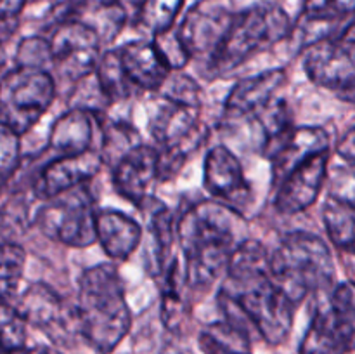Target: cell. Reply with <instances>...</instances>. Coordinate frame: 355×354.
Segmentation results:
<instances>
[{
  "label": "cell",
  "instance_id": "8",
  "mask_svg": "<svg viewBox=\"0 0 355 354\" xmlns=\"http://www.w3.org/2000/svg\"><path fill=\"white\" fill-rule=\"evenodd\" d=\"M90 183L44 200L35 224L49 239L69 248H87L96 243V196Z\"/></svg>",
  "mask_w": 355,
  "mask_h": 354
},
{
  "label": "cell",
  "instance_id": "40",
  "mask_svg": "<svg viewBox=\"0 0 355 354\" xmlns=\"http://www.w3.org/2000/svg\"><path fill=\"white\" fill-rule=\"evenodd\" d=\"M0 354H28V347H23V349H10V347H6L0 344Z\"/></svg>",
  "mask_w": 355,
  "mask_h": 354
},
{
  "label": "cell",
  "instance_id": "12",
  "mask_svg": "<svg viewBox=\"0 0 355 354\" xmlns=\"http://www.w3.org/2000/svg\"><path fill=\"white\" fill-rule=\"evenodd\" d=\"M47 40L52 69L69 82H78L92 75L103 54L99 37L78 21H61L54 24Z\"/></svg>",
  "mask_w": 355,
  "mask_h": 354
},
{
  "label": "cell",
  "instance_id": "1",
  "mask_svg": "<svg viewBox=\"0 0 355 354\" xmlns=\"http://www.w3.org/2000/svg\"><path fill=\"white\" fill-rule=\"evenodd\" d=\"M231 210L214 200L189 203L175 217V236L184 257L187 292H208L225 274L234 248Z\"/></svg>",
  "mask_w": 355,
  "mask_h": 354
},
{
  "label": "cell",
  "instance_id": "20",
  "mask_svg": "<svg viewBox=\"0 0 355 354\" xmlns=\"http://www.w3.org/2000/svg\"><path fill=\"white\" fill-rule=\"evenodd\" d=\"M329 139L328 130L319 125H295L279 148L270 156V165H272V180L274 186L284 179L288 172L300 165L302 162L309 160L311 156L319 155V153L329 151Z\"/></svg>",
  "mask_w": 355,
  "mask_h": 354
},
{
  "label": "cell",
  "instance_id": "10",
  "mask_svg": "<svg viewBox=\"0 0 355 354\" xmlns=\"http://www.w3.org/2000/svg\"><path fill=\"white\" fill-rule=\"evenodd\" d=\"M12 307L23 318L26 326H35L59 346L71 342L76 333V321L73 305L52 287L42 281H33L16 295Z\"/></svg>",
  "mask_w": 355,
  "mask_h": 354
},
{
  "label": "cell",
  "instance_id": "6",
  "mask_svg": "<svg viewBox=\"0 0 355 354\" xmlns=\"http://www.w3.org/2000/svg\"><path fill=\"white\" fill-rule=\"evenodd\" d=\"M55 90L49 69L12 66L0 75V124L23 137L52 106Z\"/></svg>",
  "mask_w": 355,
  "mask_h": 354
},
{
  "label": "cell",
  "instance_id": "39",
  "mask_svg": "<svg viewBox=\"0 0 355 354\" xmlns=\"http://www.w3.org/2000/svg\"><path fill=\"white\" fill-rule=\"evenodd\" d=\"M28 354H61V353L51 346H35L28 349Z\"/></svg>",
  "mask_w": 355,
  "mask_h": 354
},
{
  "label": "cell",
  "instance_id": "38",
  "mask_svg": "<svg viewBox=\"0 0 355 354\" xmlns=\"http://www.w3.org/2000/svg\"><path fill=\"white\" fill-rule=\"evenodd\" d=\"M28 0H0V16H21Z\"/></svg>",
  "mask_w": 355,
  "mask_h": 354
},
{
  "label": "cell",
  "instance_id": "41",
  "mask_svg": "<svg viewBox=\"0 0 355 354\" xmlns=\"http://www.w3.org/2000/svg\"><path fill=\"white\" fill-rule=\"evenodd\" d=\"M7 65V54H6V49L3 45H0V75H2V69L3 66Z\"/></svg>",
  "mask_w": 355,
  "mask_h": 354
},
{
  "label": "cell",
  "instance_id": "9",
  "mask_svg": "<svg viewBox=\"0 0 355 354\" xmlns=\"http://www.w3.org/2000/svg\"><path fill=\"white\" fill-rule=\"evenodd\" d=\"M304 68L312 83L338 94L352 104L355 94L354 21L338 35L305 49Z\"/></svg>",
  "mask_w": 355,
  "mask_h": 354
},
{
  "label": "cell",
  "instance_id": "30",
  "mask_svg": "<svg viewBox=\"0 0 355 354\" xmlns=\"http://www.w3.org/2000/svg\"><path fill=\"white\" fill-rule=\"evenodd\" d=\"M31 189L10 191V198L0 208V228L10 235H24L30 226V201L26 194Z\"/></svg>",
  "mask_w": 355,
  "mask_h": 354
},
{
  "label": "cell",
  "instance_id": "33",
  "mask_svg": "<svg viewBox=\"0 0 355 354\" xmlns=\"http://www.w3.org/2000/svg\"><path fill=\"white\" fill-rule=\"evenodd\" d=\"M0 344L10 349L26 347V323L12 304L0 302Z\"/></svg>",
  "mask_w": 355,
  "mask_h": 354
},
{
  "label": "cell",
  "instance_id": "14",
  "mask_svg": "<svg viewBox=\"0 0 355 354\" xmlns=\"http://www.w3.org/2000/svg\"><path fill=\"white\" fill-rule=\"evenodd\" d=\"M103 165V156L96 148L71 155L51 156L35 174L31 193L37 200L44 201L62 191L90 183L101 172Z\"/></svg>",
  "mask_w": 355,
  "mask_h": 354
},
{
  "label": "cell",
  "instance_id": "34",
  "mask_svg": "<svg viewBox=\"0 0 355 354\" xmlns=\"http://www.w3.org/2000/svg\"><path fill=\"white\" fill-rule=\"evenodd\" d=\"M21 158V135L7 125L0 124V179H9L10 174L19 165Z\"/></svg>",
  "mask_w": 355,
  "mask_h": 354
},
{
  "label": "cell",
  "instance_id": "25",
  "mask_svg": "<svg viewBox=\"0 0 355 354\" xmlns=\"http://www.w3.org/2000/svg\"><path fill=\"white\" fill-rule=\"evenodd\" d=\"M94 76L110 104L127 101L139 94L121 66L116 49H107L101 54L99 62L94 69Z\"/></svg>",
  "mask_w": 355,
  "mask_h": 354
},
{
  "label": "cell",
  "instance_id": "37",
  "mask_svg": "<svg viewBox=\"0 0 355 354\" xmlns=\"http://www.w3.org/2000/svg\"><path fill=\"white\" fill-rule=\"evenodd\" d=\"M21 26L19 16H0V45H6Z\"/></svg>",
  "mask_w": 355,
  "mask_h": 354
},
{
  "label": "cell",
  "instance_id": "22",
  "mask_svg": "<svg viewBox=\"0 0 355 354\" xmlns=\"http://www.w3.org/2000/svg\"><path fill=\"white\" fill-rule=\"evenodd\" d=\"M103 118H97L90 111L69 108L51 127L47 144L49 151L54 156H59L94 148L96 127H99V121Z\"/></svg>",
  "mask_w": 355,
  "mask_h": 354
},
{
  "label": "cell",
  "instance_id": "35",
  "mask_svg": "<svg viewBox=\"0 0 355 354\" xmlns=\"http://www.w3.org/2000/svg\"><path fill=\"white\" fill-rule=\"evenodd\" d=\"M355 0H304L302 14L314 17L345 19L354 16Z\"/></svg>",
  "mask_w": 355,
  "mask_h": 354
},
{
  "label": "cell",
  "instance_id": "16",
  "mask_svg": "<svg viewBox=\"0 0 355 354\" xmlns=\"http://www.w3.org/2000/svg\"><path fill=\"white\" fill-rule=\"evenodd\" d=\"M284 83V68H270L236 82L224 103V124L231 125L246 118H255L277 96Z\"/></svg>",
  "mask_w": 355,
  "mask_h": 354
},
{
  "label": "cell",
  "instance_id": "2",
  "mask_svg": "<svg viewBox=\"0 0 355 354\" xmlns=\"http://www.w3.org/2000/svg\"><path fill=\"white\" fill-rule=\"evenodd\" d=\"M73 311L76 333L96 353L111 354L123 342L132 312L116 266L97 264L80 274Z\"/></svg>",
  "mask_w": 355,
  "mask_h": 354
},
{
  "label": "cell",
  "instance_id": "28",
  "mask_svg": "<svg viewBox=\"0 0 355 354\" xmlns=\"http://www.w3.org/2000/svg\"><path fill=\"white\" fill-rule=\"evenodd\" d=\"M26 250L16 239H0V302L12 304L23 283Z\"/></svg>",
  "mask_w": 355,
  "mask_h": 354
},
{
  "label": "cell",
  "instance_id": "23",
  "mask_svg": "<svg viewBox=\"0 0 355 354\" xmlns=\"http://www.w3.org/2000/svg\"><path fill=\"white\" fill-rule=\"evenodd\" d=\"M139 208L146 214V229L153 245L151 271L153 276L158 278L175 257L173 255V245L177 243L175 214H172V210L155 196L148 198Z\"/></svg>",
  "mask_w": 355,
  "mask_h": 354
},
{
  "label": "cell",
  "instance_id": "15",
  "mask_svg": "<svg viewBox=\"0 0 355 354\" xmlns=\"http://www.w3.org/2000/svg\"><path fill=\"white\" fill-rule=\"evenodd\" d=\"M329 151L319 153L295 167L276 186L274 207L283 215H297L318 201L328 180Z\"/></svg>",
  "mask_w": 355,
  "mask_h": 354
},
{
  "label": "cell",
  "instance_id": "36",
  "mask_svg": "<svg viewBox=\"0 0 355 354\" xmlns=\"http://www.w3.org/2000/svg\"><path fill=\"white\" fill-rule=\"evenodd\" d=\"M354 128L350 127L349 130L343 134L342 141L338 142V148H336V153L338 156H342V160H345L347 165L352 167L354 165V160H355V146H354Z\"/></svg>",
  "mask_w": 355,
  "mask_h": 354
},
{
  "label": "cell",
  "instance_id": "24",
  "mask_svg": "<svg viewBox=\"0 0 355 354\" xmlns=\"http://www.w3.org/2000/svg\"><path fill=\"white\" fill-rule=\"evenodd\" d=\"M322 222L329 242L342 252L352 253L355 243V207L352 196L336 193L328 194L322 207Z\"/></svg>",
  "mask_w": 355,
  "mask_h": 354
},
{
  "label": "cell",
  "instance_id": "21",
  "mask_svg": "<svg viewBox=\"0 0 355 354\" xmlns=\"http://www.w3.org/2000/svg\"><path fill=\"white\" fill-rule=\"evenodd\" d=\"M144 238V228L137 219L121 210L104 208L96 214V243L110 259L125 262L139 248Z\"/></svg>",
  "mask_w": 355,
  "mask_h": 354
},
{
  "label": "cell",
  "instance_id": "27",
  "mask_svg": "<svg viewBox=\"0 0 355 354\" xmlns=\"http://www.w3.org/2000/svg\"><path fill=\"white\" fill-rule=\"evenodd\" d=\"M203 354H253L250 333L236 328L227 321H215L200 333Z\"/></svg>",
  "mask_w": 355,
  "mask_h": 354
},
{
  "label": "cell",
  "instance_id": "4",
  "mask_svg": "<svg viewBox=\"0 0 355 354\" xmlns=\"http://www.w3.org/2000/svg\"><path fill=\"white\" fill-rule=\"evenodd\" d=\"M269 271L274 283L295 305L309 295L328 292L335 285V259L321 236L309 231L286 233L269 250Z\"/></svg>",
  "mask_w": 355,
  "mask_h": 354
},
{
  "label": "cell",
  "instance_id": "32",
  "mask_svg": "<svg viewBox=\"0 0 355 354\" xmlns=\"http://www.w3.org/2000/svg\"><path fill=\"white\" fill-rule=\"evenodd\" d=\"M151 42L155 44L156 51L162 56L163 62L166 65V68L170 71H180V69L186 68L191 61L189 52L186 51L184 44L180 42L179 35H177L175 26L172 30L165 31V33H159L151 37Z\"/></svg>",
  "mask_w": 355,
  "mask_h": 354
},
{
  "label": "cell",
  "instance_id": "29",
  "mask_svg": "<svg viewBox=\"0 0 355 354\" xmlns=\"http://www.w3.org/2000/svg\"><path fill=\"white\" fill-rule=\"evenodd\" d=\"M184 3L186 0H139L135 24L149 37L165 33L175 26Z\"/></svg>",
  "mask_w": 355,
  "mask_h": 354
},
{
  "label": "cell",
  "instance_id": "11",
  "mask_svg": "<svg viewBox=\"0 0 355 354\" xmlns=\"http://www.w3.org/2000/svg\"><path fill=\"white\" fill-rule=\"evenodd\" d=\"M234 14L232 0H196L186 10L175 31L191 59L207 62L217 52Z\"/></svg>",
  "mask_w": 355,
  "mask_h": 354
},
{
  "label": "cell",
  "instance_id": "13",
  "mask_svg": "<svg viewBox=\"0 0 355 354\" xmlns=\"http://www.w3.org/2000/svg\"><path fill=\"white\" fill-rule=\"evenodd\" d=\"M203 186L210 200L243 215L253 203V189L238 156L224 144L214 146L205 156Z\"/></svg>",
  "mask_w": 355,
  "mask_h": 354
},
{
  "label": "cell",
  "instance_id": "31",
  "mask_svg": "<svg viewBox=\"0 0 355 354\" xmlns=\"http://www.w3.org/2000/svg\"><path fill=\"white\" fill-rule=\"evenodd\" d=\"M14 61L17 66H31V68L52 69V56L49 47L47 37L40 35H30V37L21 38L17 44Z\"/></svg>",
  "mask_w": 355,
  "mask_h": 354
},
{
  "label": "cell",
  "instance_id": "17",
  "mask_svg": "<svg viewBox=\"0 0 355 354\" xmlns=\"http://www.w3.org/2000/svg\"><path fill=\"white\" fill-rule=\"evenodd\" d=\"M52 26L61 21H78L99 37L101 44H111L127 23L121 0H61L52 9Z\"/></svg>",
  "mask_w": 355,
  "mask_h": 354
},
{
  "label": "cell",
  "instance_id": "3",
  "mask_svg": "<svg viewBox=\"0 0 355 354\" xmlns=\"http://www.w3.org/2000/svg\"><path fill=\"white\" fill-rule=\"evenodd\" d=\"M224 321L238 328L255 330L269 346H279L290 337L297 305L274 283L269 274L245 281L224 280L217 294Z\"/></svg>",
  "mask_w": 355,
  "mask_h": 354
},
{
  "label": "cell",
  "instance_id": "5",
  "mask_svg": "<svg viewBox=\"0 0 355 354\" xmlns=\"http://www.w3.org/2000/svg\"><path fill=\"white\" fill-rule=\"evenodd\" d=\"M291 30L290 14L276 2L253 3L236 10L227 35L217 52L203 62L201 73L208 80L229 75L255 54L290 38Z\"/></svg>",
  "mask_w": 355,
  "mask_h": 354
},
{
  "label": "cell",
  "instance_id": "18",
  "mask_svg": "<svg viewBox=\"0 0 355 354\" xmlns=\"http://www.w3.org/2000/svg\"><path fill=\"white\" fill-rule=\"evenodd\" d=\"M156 180L158 170L155 146L142 142L113 165L114 191L137 208L153 196L151 187Z\"/></svg>",
  "mask_w": 355,
  "mask_h": 354
},
{
  "label": "cell",
  "instance_id": "7",
  "mask_svg": "<svg viewBox=\"0 0 355 354\" xmlns=\"http://www.w3.org/2000/svg\"><path fill=\"white\" fill-rule=\"evenodd\" d=\"M315 309L302 339L300 354H354L355 295L350 280L314 295Z\"/></svg>",
  "mask_w": 355,
  "mask_h": 354
},
{
  "label": "cell",
  "instance_id": "19",
  "mask_svg": "<svg viewBox=\"0 0 355 354\" xmlns=\"http://www.w3.org/2000/svg\"><path fill=\"white\" fill-rule=\"evenodd\" d=\"M114 49H116L118 58H120L128 80L139 94L158 92L166 76L172 73L163 62L151 38L125 42L123 45Z\"/></svg>",
  "mask_w": 355,
  "mask_h": 354
},
{
  "label": "cell",
  "instance_id": "26",
  "mask_svg": "<svg viewBox=\"0 0 355 354\" xmlns=\"http://www.w3.org/2000/svg\"><path fill=\"white\" fill-rule=\"evenodd\" d=\"M101 130V148L99 153L103 156L104 163H110L111 167L127 155L135 146L142 144L141 134L137 128L127 120H110L104 117L99 121Z\"/></svg>",
  "mask_w": 355,
  "mask_h": 354
}]
</instances>
